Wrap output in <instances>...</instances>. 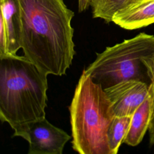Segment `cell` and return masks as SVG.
<instances>
[{
	"label": "cell",
	"mask_w": 154,
	"mask_h": 154,
	"mask_svg": "<svg viewBox=\"0 0 154 154\" xmlns=\"http://www.w3.org/2000/svg\"><path fill=\"white\" fill-rule=\"evenodd\" d=\"M149 135V144L150 146L154 145V111L151 119V122L148 129Z\"/></svg>",
	"instance_id": "13"
},
{
	"label": "cell",
	"mask_w": 154,
	"mask_h": 154,
	"mask_svg": "<svg viewBox=\"0 0 154 154\" xmlns=\"http://www.w3.org/2000/svg\"><path fill=\"white\" fill-rule=\"evenodd\" d=\"M91 0H78V10L82 12L88 8L90 5Z\"/></svg>",
	"instance_id": "14"
},
{
	"label": "cell",
	"mask_w": 154,
	"mask_h": 154,
	"mask_svg": "<svg viewBox=\"0 0 154 154\" xmlns=\"http://www.w3.org/2000/svg\"><path fill=\"white\" fill-rule=\"evenodd\" d=\"M132 116H115L108 131L111 154H116L128 131Z\"/></svg>",
	"instance_id": "11"
},
{
	"label": "cell",
	"mask_w": 154,
	"mask_h": 154,
	"mask_svg": "<svg viewBox=\"0 0 154 154\" xmlns=\"http://www.w3.org/2000/svg\"><path fill=\"white\" fill-rule=\"evenodd\" d=\"M149 84L131 79L121 81L105 88L116 115L131 116L147 97Z\"/></svg>",
	"instance_id": "6"
},
{
	"label": "cell",
	"mask_w": 154,
	"mask_h": 154,
	"mask_svg": "<svg viewBox=\"0 0 154 154\" xmlns=\"http://www.w3.org/2000/svg\"><path fill=\"white\" fill-rule=\"evenodd\" d=\"M154 111V90L149 84V93L146 99L132 115L129 128L123 143L136 146L143 140L148 131Z\"/></svg>",
	"instance_id": "8"
},
{
	"label": "cell",
	"mask_w": 154,
	"mask_h": 154,
	"mask_svg": "<svg viewBox=\"0 0 154 154\" xmlns=\"http://www.w3.org/2000/svg\"><path fill=\"white\" fill-rule=\"evenodd\" d=\"M142 62L146 69L150 84L154 90V54L143 58Z\"/></svg>",
	"instance_id": "12"
},
{
	"label": "cell",
	"mask_w": 154,
	"mask_h": 154,
	"mask_svg": "<svg viewBox=\"0 0 154 154\" xmlns=\"http://www.w3.org/2000/svg\"><path fill=\"white\" fill-rule=\"evenodd\" d=\"M153 54L154 35L140 32L97 53L95 60L83 71L103 89L131 79L147 83L142 59Z\"/></svg>",
	"instance_id": "4"
},
{
	"label": "cell",
	"mask_w": 154,
	"mask_h": 154,
	"mask_svg": "<svg viewBox=\"0 0 154 154\" xmlns=\"http://www.w3.org/2000/svg\"><path fill=\"white\" fill-rule=\"evenodd\" d=\"M15 1L24 56L48 75H65L75 54L73 11L63 0Z\"/></svg>",
	"instance_id": "1"
},
{
	"label": "cell",
	"mask_w": 154,
	"mask_h": 154,
	"mask_svg": "<svg viewBox=\"0 0 154 154\" xmlns=\"http://www.w3.org/2000/svg\"><path fill=\"white\" fill-rule=\"evenodd\" d=\"M112 22L120 27L133 30L154 23V0H143L117 12Z\"/></svg>",
	"instance_id": "7"
},
{
	"label": "cell",
	"mask_w": 154,
	"mask_h": 154,
	"mask_svg": "<svg viewBox=\"0 0 154 154\" xmlns=\"http://www.w3.org/2000/svg\"><path fill=\"white\" fill-rule=\"evenodd\" d=\"M0 25L4 27L6 35V54H16L21 48V25L15 0L1 2Z\"/></svg>",
	"instance_id": "9"
},
{
	"label": "cell",
	"mask_w": 154,
	"mask_h": 154,
	"mask_svg": "<svg viewBox=\"0 0 154 154\" xmlns=\"http://www.w3.org/2000/svg\"><path fill=\"white\" fill-rule=\"evenodd\" d=\"M143 0H91L94 18H100L106 23L112 22L114 16L119 11Z\"/></svg>",
	"instance_id": "10"
},
{
	"label": "cell",
	"mask_w": 154,
	"mask_h": 154,
	"mask_svg": "<svg viewBox=\"0 0 154 154\" xmlns=\"http://www.w3.org/2000/svg\"><path fill=\"white\" fill-rule=\"evenodd\" d=\"M13 137H20L29 144L28 154H62L71 136L44 117L11 128Z\"/></svg>",
	"instance_id": "5"
},
{
	"label": "cell",
	"mask_w": 154,
	"mask_h": 154,
	"mask_svg": "<svg viewBox=\"0 0 154 154\" xmlns=\"http://www.w3.org/2000/svg\"><path fill=\"white\" fill-rule=\"evenodd\" d=\"M73 149L81 154H111L108 131L116 116L104 89L84 71L69 107Z\"/></svg>",
	"instance_id": "3"
},
{
	"label": "cell",
	"mask_w": 154,
	"mask_h": 154,
	"mask_svg": "<svg viewBox=\"0 0 154 154\" xmlns=\"http://www.w3.org/2000/svg\"><path fill=\"white\" fill-rule=\"evenodd\" d=\"M4 1V0H0V2H2V1Z\"/></svg>",
	"instance_id": "15"
},
{
	"label": "cell",
	"mask_w": 154,
	"mask_h": 154,
	"mask_svg": "<svg viewBox=\"0 0 154 154\" xmlns=\"http://www.w3.org/2000/svg\"><path fill=\"white\" fill-rule=\"evenodd\" d=\"M48 75L24 55H0L2 122L12 128L45 117Z\"/></svg>",
	"instance_id": "2"
}]
</instances>
